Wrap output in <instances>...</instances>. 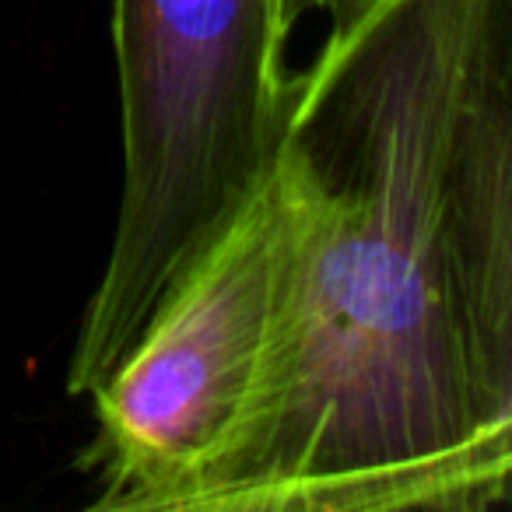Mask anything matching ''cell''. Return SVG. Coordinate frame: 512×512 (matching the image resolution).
<instances>
[{"label": "cell", "instance_id": "6da1fadb", "mask_svg": "<svg viewBox=\"0 0 512 512\" xmlns=\"http://www.w3.org/2000/svg\"><path fill=\"white\" fill-rule=\"evenodd\" d=\"M274 176L292 271L264 376L183 512L512 498V0H330Z\"/></svg>", "mask_w": 512, "mask_h": 512}, {"label": "cell", "instance_id": "7a4b0ae2", "mask_svg": "<svg viewBox=\"0 0 512 512\" xmlns=\"http://www.w3.org/2000/svg\"><path fill=\"white\" fill-rule=\"evenodd\" d=\"M323 0H113L120 211L81 316L67 393L88 397L148 330L169 288L271 172L295 67Z\"/></svg>", "mask_w": 512, "mask_h": 512}, {"label": "cell", "instance_id": "3957f363", "mask_svg": "<svg viewBox=\"0 0 512 512\" xmlns=\"http://www.w3.org/2000/svg\"><path fill=\"white\" fill-rule=\"evenodd\" d=\"M292 207L274 165L155 309L130 355L88 393L99 512H183L239 435L278 334Z\"/></svg>", "mask_w": 512, "mask_h": 512}, {"label": "cell", "instance_id": "277c9868", "mask_svg": "<svg viewBox=\"0 0 512 512\" xmlns=\"http://www.w3.org/2000/svg\"><path fill=\"white\" fill-rule=\"evenodd\" d=\"M327 4H330V0H323V11H327Z\"/></svg>", "mask_w": 512, "mask_h": 512}]
</instances>
